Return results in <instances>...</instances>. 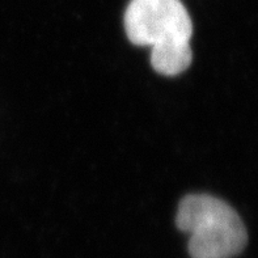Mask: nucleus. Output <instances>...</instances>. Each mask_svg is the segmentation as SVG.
Instances as JSON below:
<instances>
[{
  "label": "nucleus",
  "instance_id": "nucleus-2",
  "mask_svg": "<svg viewBox=\"0 0 258 258\" xmlns=\"http://www.w3.org/2000/svg\"><path fill=\"white\" fill-rule=\"evenodd\" d=\"M176 224L190 236L191 258H232L248 242L239 214L224 201L207 194L185 197L178 206Z\"/></svg>",
  "mask_w": 258,
  "mask_h": 258
},
{
  "label": "nucleus",
  "instance_id": "nucleus-1",
  "mask_svg": "<svg viewBox=\"0 0 258 258\" xmlns=\"http://www.w3.org/2000/svg\"><path fill=\"white\" fill-rule=\"evenodd\" d=\"M124 29L137 46H150L151 64L157 74L177 76L191 64L193 23L181 0H131Z\"/></svg>",
  "mask_w": 258,
  "mask_h": 258
}]
</instances>
